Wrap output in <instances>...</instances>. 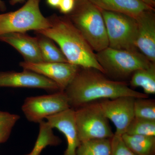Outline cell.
Masks as SVG:
<instances>
[{
  "label": "cell",
  "mask_w": 155,
  "mask_h": 155,
  "mask_svg": "<svg viewBox=\"0 0 155 155\" xmlns=\"http://www.w3.org/2000/svg\"><path fill=\"white\" fill-rule=\"evenodd\" d=\"M96 52L109 47L101 11L88 0H75L72 12L66 15Z\"/></svg>",
  "instance_id": "3"
},
{
  "label": "cell",
  "mask_w": 155,
  "mask_h": 155,
  "mask_svg": "<svg viewBox=\"0 0 155 155\" xmlns=\"http://www.w3.org/2000/svg\"><path fill=\"white\" fill-rule=\"evenodd\" d=\"M0 87L39 88L48 91H60L58 85L47 78L30 70L0 72Z\"/></svg>",
  "instance_id": "11"
},
{
  "label": "cell",
  "mask_w": 155,
  "mask_h": 155,
  "mask_svg": "<svg viewBox=\"0 0 155 155\" xmlns=\"http://www.w3.org/2000/svg\"><path fill=\"white\" fill-rule=\"evenodd\" d=\"M0 41L16 49L22 55L25 62H43L37 37H33L25 33L13 32L1 35Z\"/></svg>",
  "instance_id": "14"
},
{
  "label": "cell",
  "mask_w": 155,
  "mask_h": 155,
  "mask_svg": "<svg viewBox=\"0 0 155 155\" xmlns=\"http://www.w3.org/2000/svg\"><path fill=\"white\" fill-rule=\"evenodd\" d=\"M61 0H46L48 5L53 8H59Z\"/></svg>",
  "instance_id": "25"
},
{
  "label": "cell",
  "mask_w": 155,
  "mask_h": 155,
  "mask_svg": "<svg viewBox=\"0 0 155 155\" xmlns=\"http://www.w3.org/2000/svg\"><path fill=\"white\" fill-rule=\"evenodd\" d=\"M110 155H136L125 144L122 136L114 134L111 138Z\"/></svg>",
  "instance_id": "23"
},
{
  "label": "cell",
  "mask_w": 155,
  "mask_h": 155,
  "mask_svg": "<svg viewBox=\"0 0 155 155\" xmlns=\"http://www.w3.org/2000/svg\"><path fill=\"white\" fill-rule=\"evenodd\" d=\"M143 2H144L146 3L149 5L151 7H153V8H154L155 6V2H152L151 0H142Z\"/></svg>",
  "instance_id": "28"
},
{
  "label": "cell",
  "mask_w": 155,
  "mask_h": 155,
  "mask_svg": "<svg viewBox=\"0 0 155 155\" xmlns=\"http://www.w3.org/2000/svg\"><path fill=\"white\" fill-rule=\"evenodd\" d=\"M19 66L47 78L58 85L60 91H64L75 77L80 67L68 62L29 63L23 61Z\"/></svg>",
  "instance_id": "10"
},
{
  "label": "cell",
  "mask_w": 155,
  "mask_h": 155,
  "mask_svg": "<svg viewBox=\"0 0 155 155\" xmlns=\"http://www.w3.org/2000/svg\"><path fill=\"white\" fill-rule=\"evenodd\" d=\"M37 34L39 47L43 62H68L62 51L52 40L43 35Z\"/></svg>",
  "instance_id": "18"
},
{
  "label": "cell",
  "mask_w": 155,
  "mask_h": 155,
  "mask_svg": "<svg viewBox=\"0 0 155 155\" xmlns=\"http://www.w3.org/2000/svg\"><path fill=\"white\" fill-rule=\"evenodd\" d=\"M122 140L136 155H155V136L124 134Z\"/></svg>",
  "instance_id": "16"
},
{
  "label": "cell",
  "mask_w": 155,
  "mask_h": 155,
  "mask_svg": "<svg viewBox=\"0 0 155 155\" xmlns=\"http://www.w3.org/2000/svg\"><path fill=\"white\" fill-rule=\"evenodd\" d=\"M135 99L133 97L122 96L98 102L103 114L116 127L114 134L122 136L126 133L128 125L134 117Z\"/></svg>",
  "instance_id": "9"
},
{
  "label": "cell",
  "mask_w": 155,
  "mask_h": 155,
  "mask_svg": "<svg viewBox=\"0 0 155 155\" xmlns=\"http://www.w3.org/2000/svg\"><path fill=\"white\" fill-rule=\"evenodd\" d=\"M130 84L134 87H141L143 93L149 96L155 94V63L147 68L138 69L131 76Z\"/></svg>",
  "instance_id": "17"
},
{
  "label": "cell",
  "mask_w": 155,
  "mask_h": 155,
  "mask_svg": "<svg viewBox=\"0 0 155 155\" xmlns=\"http://www.w3.org/2000/svg\"><path fill=\"white\" fill-rule=\"evenodd\" d=\"M70 108L64 91L52 94L28 97L22 106L23 114L28 121L39 123L49 116L55 115Z\"/></svg>",
  "instance_id": "8"
},
{
  "label": "cell",
  "mask_w": 155,
  "mask_h": 155,
  "mask_svg": "<svg viewBox=\"0 0 155 155\" xmlns=\"http://www.w3.org/2000/svg\"><path fill=\"white\" fill-rule=\"evenodd\" d=\"M64 91L73 109L99 100L122 96L148 97L147 95L130 88L125 81L110 79L102 72L91 68L80 67Z\"/></svg>",
  "instance_id": "1"
},
{
  "label": "cell",
  "mask_w": 155,
  "mask_h": 155,
  "mask_svg": "<svg viewBox=\"0 0 155 155\" xmlns=\"http://www.w3.org/2000/svg\"><path fill=\"white\" fill-rule=\"evenodd\" d=\"M25 1H27V0H10L9 2L12 5H17L18 3L23 2Z\"/></svg>",
  "instance_id": "26"
},
{
  "label": "cell",
  "mask_w": 155,
  "mask_h": 155,
  "mask_svg": "<svg viewBox=\"0 0 155 155\" xmlns=\"http://www.w3.org/2000/svg\"><path fill=\"white\" fill-rule=\"evenodd\" d=\"M151 1H152V2H155V0H151Z\"/></svg>",
  "instance_id": "29"
},
{
  "label": "cell",
  "mask_w": 155,
  "mask_h": 155,
  "mask_svg": "<svg viewBox=\"0 0 155 155\" xmlns=\"http://www.w3.org/2000/svg\"><path fill=\"white\" fill-rule=\"evenodd\" d=\"M134 117L155 120V101L148 98H135Z\"/></svg>",
  "instance_id": "21"
},
{
  "label": "cell",
  "mask_w": 155,
  "mask_h": 155,
  "mask_svg": "<svg viewBox=\"0 0 155 155\" xmlns=\"http://www.w3.org/2000/svg\"><path fill=\"white\" fill-rule=\"evenodd\" d=\"M40 0H27L21 8L0 14V36L13 32L25 33L48 28L50 23L40 9Z\"/></svg>",
  "instance_id": "5"
},
{
  "label": "cell",
  "mask_w": 155,
  "mask_h": 155,
  "mask_svg": "<svg viewBox=\"0 0 155 155\" xmlns=\"http://www.w3.org/2000/svg\"><path fill=\"white\" fill-rule=\"evenodd\" d=\"M100 10L126 14L135 18L146 11L155 10L142 0H88Z\"/></svg>",
  "instance_id": "15"
},
{
  "label": "cell",
  "mask_w": 155,
  "mask_h": 155,
  "mask_svg": "<svg viewBox=\"0 0 155 155\" xmlns=\"http://www.w3.org/2000/svg\"><path fill=\"white\" fill-rule=\"evenodd\" d=\"M125 133L129 135L155 136V120L134 117Z\"/></svg>",
  "instance_id": "20"
},
{
  "label": "cell",
  "mask_w": 155,
  "mask_h": 155,
  "mask_svg": "<svg viewBox=\"0 0 155 155\" xmlns=\"http://www.w3.org/2000/svg\"><path fill=\"white\" fill-rule=\"evenodd\" d=\"M111 138L100 139L81 142L76 155H110Z\"/></svg>",
  "instance_id": "19"
},
{
  "label": "cell",
  "mask_w": 155,
  "mask_h": 155,
  "mask_svg": "<svg viewBox=\"0 0 155 155\" xmlns=\"http://www.w3.org/2000/svg\"><path fill=\"white\" fill-rule=\"evenodd\" d=\"M95 54L105 75L119 81L131 76L138 69L147 68L153 63L139 51L116 49L108 47Z\"/></svg>",
  "instance_id": "4"
},
{
  "label": "cell",
  "mask_w": 155,
  "mask_h": 155,
  "mask_svg": "<svg viewBox=\"0 0 155 155\" xmlns=\"http://www.w3.org/2000/svg\"><path fill=\"white\" fill-rule=\"evenodd\" d=\"M52 128L60 130L67 140V147L63 155H76L81 142L75 125V111L72 108L49 116L46 119Z\"/></svg>",
  "instance_id": "13"
},
{
  "label": "cell",
  "mask_w": 155,
  "mask_h": 155,
  "mask_svg": "<svg viewBox=\"0 0 155 155\" xmlns=\"http://www.w3.org/2000/svg\"><path fill=\"white\" fill-rule=\"evenodd\" d=\"M75 5V0H61L58 8L66 15L72 12Z\"/></svg>",
  "instance_id": "24"
},
{
  "label": "cell",
  "mask_w": 155,
  "mask_h": 155,
  "mask_svg": "<svg viewBox=\"0 0 155 155\" xmlns=\"http://www.w3.org/2000/svg\"><path fill=\"white\" fill-rule=\"evenodd\" d=\"M154 11H145L135 19L137 25L136 46L149 61L155 63Z\"/></svg>",
  "instance_id": "12"
},
{
  "label": "cell",
  "mask_w": 155,
  "mask_h": 155,
  "mask_svg": "<svg viewBox=\"0 0 155 155\" xmlns=\"http://www.w3.org/2000/svg\"><path fill=\"white\" fill-rule=\"evenodd\" d=\"M6 6L5 2L2 0H0V10L2 11H5Z\"/></svg>",
  "instance_id": "27"
},
{
  "label": "cell",
  "mask_w": 155,
  "mask_h": 155,
  "mask_svg": "<svg viewBox=\"0 0 155 155\" xmlns=\"http://www.w3.org/2000/svg\"><path fill=\"white\" fill-rule=\"evenodd\" d=\"M101 11L105 24L109 47L139 51L136 46L137 25L135 18L122 13Z\"/></svg>",
  "instance_id": "7"
},
{
  "label": "cell",
  "mask_w": 155,
  "mask_h": 155,
  "mask_svg": "<svg viewBox=\"0 0 155 155\" xmlns=\"http://www.w3.org/2000/svg\"><path fill=\"white\" fill-rule=\"evenodd\" d=\"M48 18L50 27L35 31L37 33L55 42L68 63L81 68H94L104 74L94 51L67 16L54 14Z\"/></svg>",
  "instance_id": "2"
},
{
  "label": "cell",
  "mask_w": 155,
  "mask_h": 155,
  "mask_svg": "<svg viewBox=\"0 0 155 155\" xmlns=\"http://www.w3.org/2000/svg\"><path fill=\"white\" fill-rule=\"evenodd\" d=\"M74 110L75 125L81 142L112 138L114 136L108 119L103 114L98 102L88 103Z\"/></svg>",
  "instance_id": "6"
},
{
  "label": "cell",
  "mask_w": 155,
  "mask_h": 155,
  "mask_svg": "<svg viewBox=\"0 0 155 155\" xmlns=\"http://www.w3.org/2000/svg\"><path fill=\"white\" fill-rule=\"evenodd\" d=\"M20 119L17 114L0 111V144L8 139L13 127Z\"/></svg>",
  "instance_id": "22"
}]
</instances>
